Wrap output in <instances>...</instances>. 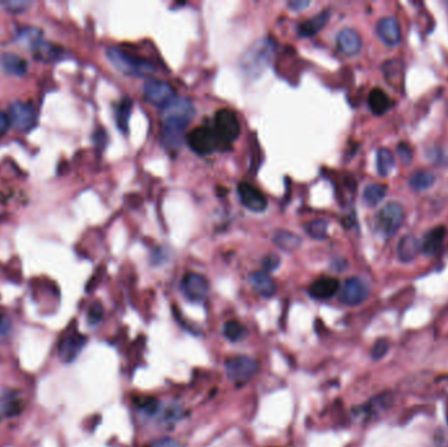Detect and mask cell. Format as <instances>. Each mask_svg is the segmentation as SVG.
Here are the masks:
<instances>
[{"instance_id": "obj_8", "label": "cell", "mask_w": 448, "mask_h": 447, "mask_svg": "<svg viewBox=\"0 0 448 447\" xmlns=\"http://www.w3.org/2000/svg\"><path fill=\"white\" fill-rule=\"evenodd\" d=\"M181 288L185 297L196 302V303H202L205 302L210 293V285L208 281L204 275H198V273H188L185 275L181 282Z\"/></svg>"}, {"instance_id": "obj_42", "label": "cell", "mask_w": 448, "mask_h": 447, "mask_svg": "<svg viewBox=\"0 0 448 447\" xmlns=\"http://www.w3.org/2000/svg\"><path fill=\"white\" fill-rule=\"evenodd\" d=\"M10 127H11L10 117H8V115H6V113H1V112H0V137H1V136H4V134L8 131Z\"/></svg>"}, {"instance_id": "obj_33", "label": "cell", "mask_w": 448, "mask_h": 447, "mask_svg": "<svg viewBox=\"0 0 448 447\" xmlns=\"http://www.w3.org/2000/svg\"><path fill=\"white\" fill-rule=\"evenodd\" d=\"M135 403H137V405L142 411H144L149 414H154V413L156 412L158 407H159L158 402L155 399H152V398H139L135 400Z\"/></svg>"}, {"instance_id": "obj_30", "label": "cell", "mask_w": 448, "mask_h": 447, "mask_svg": "<svg viewBox=\"0 0 448 447\" xmlns=\"http://www.w3.org/2000/svg\"><path fill=\"white\" fill-rule=\"evenodd\" d=\"M245 327L240 324L239 321L231 320L224 324V336L231 340V341H239L245 336Z\"/></svg>"}, {"instance_id": "obj_14", "label": "cell", "mask_w": 448, "mask_h": 447, "mask_svg": "<svg viewBox=\"0 0 448 447\" xmlns=\"http://www.w3.org/2000/svg\"><path fill=\"white\" fill-rule=\"evenodd\" d=\"M376 33L380 40L388 46H397L401 41L400 24L395 17H383L376 25Z\"/></svg>"}, {"instance_id": "obj_38", "label": "cell", "mask_w": 448, "mask_h": 447, "mask_svg": "<svg viewBox=\"0 0 448 447\" xmlns=\"http://www.w3.org/2000/svg\"><path fill=\"white\" fill-rule=\"evenodd\" d=\"M1 6H4L8 11L20 13V12L25 11L31 4L26 1H4V3H1Z\"/></svg>"}, {"instance_id": "obj_2", "label": "cell", "mask_w": 448, "mask_h": 447, "mask_svg": "<svg viewBox=\"0 0 448 447\" xmlns=\"http://www.w3.org/2000/svg\"><path fill=\"white\" fill-rule=\"evenodd\" d=\"M276 44L272 38H263L249 46L240 59L242 74L249 79H257L269 69L274 57Z\"/></svg>"}, {"instance_id": "obj_27", "label": "cell", "mask_w": 448, "mask_h": 447, "mask_svg": "<svg viewBox=\"0 0 448 447\" xmlns=\"http://www.w3.org/2000/svg\"><path fill=\"white\" fill-rule=\"evenodd\" d=\"M387 186L383 184H371L363 192V201L370 207L376 206L387 195Z\"/></svg>"}, {"instance_id": "obj_40", "label": "cell", "mask_w": 448, "mask_h": 447, "mask_svg": "<svg viewBox=\"0 0 448 447\" xmlns=\"http://www.w3.org/2000/svg\"><path fill=\"white\" fill-rule=\"evenodd\" d=\"M149 447H181V445L173 438H160L154 441Z\"/></svg>"}, {"instance_id": "obj_22", "label": "cell", "mask_w": 448, "mask_h": 447, "mask_svg": "<svg viewBox=\"0 0 448 447\" xmlns=\"http://www.w3.org/2000/svg\"><path fill=\"white\" fill-rule=\"evenodd\" d=\"M273 241L276 247L285 252H294L301 245V239L298 235L290 232V231H276L273 236Z\"/></svg>"}, {"instance_id": "obj_19", "label": "cell", "mask_w": 448, "mask_h": 447, "mask_svg": "<svg viewBox=\"0 0 448 447\" xmlns=\"http://www.w3.org/2000/svg\"><path fill=\"white\" fill-rule=\"evenodd\" d=\"M329 17H331V12L328 10L320 12L319 15L313 16L310 20L299 25L298 35L300 37H312V35H317L329 22Z\"/></svg>"}, {"instance_id": "obj_36", "label": "cell", "mask_w": 448, "mask_h": 447, "mask_svg": "<svg viewBox=\"0 0 448 447\" xmlns=\"http://www.w3.org/2000/svg\"><path fill=\"white\" fill-rule=\"evenodd\" d=\"M387 352H388V343L385 340H379L374 346L371 355H372V358L375 361H378V359H381L383 357L385 356Z\"/></svg>"}, {"instance_id": "obj_18", "label": "cell", "mask_w": 448, "mask_h": 447, "mask_svg": "<svg viewBox=\"0 0 448 447\" xmlns=\"http://www.w3.org/2000/svg\"><path fill=\"white\" fill-rule=\"evenodd\" d=\"M249 282L253 288L265 298H270L276 294V286L272 277L265 272H254L249 275Z\"/></svg>"}, {"instance_id": "obj_39", "label": "cell", "mask_w": 448, "mask_h": 447, "mask_svg": "<svg viewBox=\"0 0 448 447\" xmlns=\"http://www.w3.org/2000/svg\"><path fill=\"white\" fill-rule=\"evenodd\" d=\"M263 266L266 269V272L276 270L279 266V257L276 254H267L263 261Z\"/></svg>"}, {"instance_id": "obj_4", "label": "cell", "mask_w": 448, "mask_h": 447, "mask_svg": "<svg viewBox=\"0 0 448 447\" xmlns=\"http://www.w3.org/2000/svg\"><path fill=\"white\" fill-rule=\"evenodd\" d=\"M219 145L230 146L240 134V122L238 115L229 109H220L215 115V129H214Z\"/></svg>"}, {"instance_id": "obj_29", "label": "cell", "mask_w": 448, "mask_h": 447, "mask_svg": "<svg viewBox=\"0 0 448 447\" xmlns=\"http://www.w3.org/2000/svg\"><path fill=\"white\" fill-rule=\"evenodd\" d=\"M383 71H384V76L385 79L391 83V86L396 87V81L395 78L399 76V79L402 81V72H404V69H402L401 62L399 60H388L385 62L384 67H383Z\"/></svg>"}, {"instance_id": "obj_31", "label": "cell", "mask_w": 448, "mask_h": 447, "mask_svg": "<svg viewBox=\"0 0 448 447\" xmlns=\"http://www.w3.org/2000/svg\"><path fill=\"white\" fill-rule=\"evenodd\" d=\"M307 232L310 234V238L313 239H325L326 238V229H328V222L324 219H315L306 226Z\"/></svg>"}, {"instance_id": "obj_10", "label": "cell", "mask_w": 448, "mask_h": 447, "mask_svg": "<svg viewBox=\"0 0 448 447\" xmlns=\"http://www.w3.org/2000/svg\"><path fill=\"white\" fill-rule=\"evenodd\" d=\"M368 294L370 288L367 284L358 277H351L346 279L344 286L341 288L340 299L347 306H358L368 298Z\"/></svg>"}, {"instance_id": "obj_13", "label": "cell", "mask_w": 448, "mask_h": 447, "mask_svg": "<svg viewBox=\"0 0 448 447\" xmlns=\"http://www.w3.org/2000/svg\"><path fill=\"white\" fill-rule=\"evenodd\" d=\"M87 343V337L81 333L69 332L59 341V357L63 362L74 361Z\"/></svg>"}, {"instance_id": "obj_3", "label": "cell", "mask_w": 448, "mask_h": 447, "mask_svg": "<svg viewBox=\"0 0 448 447\" xmlns=\"http://www.w3.org/2000/svg\"><path fill=\"white\" fill-rule=\"evenodd\" d=\"M106 56L115 69L130 76H149L155 72L154 65L143 58L127 54L118 47H109Z\"/></svg>"}, {"instance_id": "obj_32", "label": "cell", "mask_w": 448, "mask_h": 447, "mask_svg": "<svg viewBox=\"0 0 448 447\" xmlns=\"http://www.w3.org/2000/svg\"><path fill=\"white\" fill-rule=\"evenodd\" d=\"M22 404L23 403L20 402L15 395L7 396V399L1 403L3 409H4V412L7 413V416H12L15 413L20 412L22 411V408H20Z\"/></svg>"}, {"instance_id": "obj_15", "label": "cell", "mask_w": 448, "mask_h": 447, "mask_svg": "<svg viewBox=\"0 0 448 447\" xmlns=\"http://www.w3.org/2000/svg\"><path fill=\"white\" fill-rule=\"evenodd\" d=\"M337 47L345 57H354L362 49L360 35L354 29L345 28L337 35Z\"/></svg>"}, {"instance_id": "obj_7", "label": "cell", "mask_w": 448, "mask_h": 447, "mask_svg": "<svg viewBox=\"0 0 448 447\" xmlns=\"http://www.w3.org/2000/svg\"><path fill=\"white\" fill-rule=\"evenodd\" d=\"M405 217L404 207L399 202H388L378 214V229L385 236H392L397 229L401 227L402 220Z\"/></svg>"}, {"instance_id": "obj_21", "label": "cell", "mask_w": 448, "mask_h": 447, "mask_svg": "<svg viewBox=\"0 0 448 447\" xmlns=\"http://www.w3.org/2000/svg\"><path fill=\"white\" fill-rule=\"evenodd\" d=\"M391 97L381 88H374L368 95V106L374 115H383L392 106Z\"/></svg>"}, {"instance_id": "obj_23", "label": "cell", "mask_w": 448, "mask_h": 447, "mask_svg": "<svg viewBox=\"0 0 448 447\" xmlns=\"http://www.w3.org/2000/svg\"><path fill=\"white\" fill-rule=\"evenodd\" d=\"M1 66L7 74L20 76L28 71V62L23 57L12 53H6L1 56Z\"/></svg>"}, {"instance_id": "obj_12", "label": "cell", "mask_w": 448, "mask_h": 447, "mask_svg": "<svg viewBox=\"0 0 448 447\" xmlns=\"http://www.w3.org/2000/svg\"><path fill=\"white\" fill-rule=\"evenodd\" d=\"M242 205L254 213H263L267 207V200L256 186L251 184L240 183L238 186Z\"/></svg>"}, {"instance_id": "obj_16", "label": "cell", "mask_w": 448, "mask_h": 447, "mask_svg": "<svg viewBox=\"0 0 448 447\" xmlns=\"http://www.w3.org/2000/svg\"><path fill=\"white\" fill-rule=\"evenodd\" d=\"M338 288H340V281L337 278L322 277L310 285L308 293L312 298L325 300L334 297Z\"/></svg>"}, {"instance_id": "obj_25", "label": "cell", "mask_w": 448, "mask_h": 447, "mask_svg": "<svg viewBox=\"0 0 448 447\" xmlns=\"http://www.w3.org/2000/svg\"><path fill=\"white\" fill-rule=\"evenodd\" d=\"M131 109H133V101L128 97L122 99L115 109L117 127L124 134H127V131H128V120H130V115H131Z\"/></svg>"}, {"instance_id": "obj_24", "label": "cell", "mask_w": 448, "mask_h": 447, "mask_svg": "<svg viewBox=\"0 0 448 447\" xmlns=\"http://www.w3.org/2000/svg\"><path fill=\"white\" fill-rule=\"evenodd\" d=\"M32 49H33L35 59L44 60V62H54L62 57V54H63L60 47L47 42V41H42V40H40Z\"/></svg>"}, {"instance_id": "obj_11", "label": "cell", "mask_w": 448, "mask_h": 447, "mask_svg": "<svg viewBox=\"0 0 448 447\" xmlns=\"http://www.w3.org/2000/svg\"><path fill=\"white\" fill-rule=\"evenodd\" d=\"M144 97L152 105L164 108L165 105L171 103L176 96H174V90L168 83L149 81L144 86Z\"/></svg>"}, {"instance_id": "obj_17", "label": "cell", "mask_w": 448, "mask_h": 447, "mask_svg": "<svg viewBox=\"0 0 448 447\" xmlns=\"http://www.w3.org/2000/svg\"><path fill=\"white\" fill-rule=\"evenodd\" d=\"M446 235H447V229L445 226H437L430 229L421 243V251L427 256L437 254L443 245Z\"/></svg>"}, {"instance_id": "obj_5", "label": "cell", "mask_w": 448, "mask_h": 447, "mask_svg": "<svg viewBox=\"0 0 448 447\" xmlns=\"http://www.w3.org/2000/svg\"><path fill=\"white\" fill-rule=\"evenodd\" d=\"M229 378L236 384H245L257 374L258 362L248 356L230 357L226 361Z\"/></svg>"}, {"instance_id": "obj_28", "label": "cell", "mask_w": 448, "mask_h": 447, "mask_svg": "<svg viewBox=\"0 0 448 447\" xmlns=\"http://www.w3.org/2000/svg\"><path fill=\"white\" fill-rule=\"evenodd\" d=\"M395 167V156L388 149H379L376 154V168L378 173L383 177H387Z\"/></svg>"}, {"instance_id": "obj_1", "label": "cell", "mask_w": 448, "mask_h": 447, "mask_svg": "<svg viewBox=\"0 0 448 447\" xmlns=\"http://www.w3.org/2000/svg\"><path fill=\"white\" fill-rule=\"evenodd\" d=\"M196 115L194 104L186 97H174L171 103L161 108L163 145L168 149H179L185 129Z\"/></svg>"}, {"instance_id": "obj_34", "label": "cell", "mask_w": 448, "mask_h": 447, "mask_svg": "<svg viewBox=\"0 0 448 447\" xmlns=\"http://www.w3.org/2000/svg\"><path fill=\"white\" fill-rule=\"evenodd\" d=\"M103 316V307L101 306V303H93L91 306V309L88 311V321L91 324H97L100 323Z\"/></svg>"}, {"instance_id": "obj_6", "label": "cell", "mask_w": 448, "mask_h": 447, "mask_svg": "<svg viewBox=\"0 0 448 447\" xmlns=\"http://www.w3.org/2000/svg\"><path fill=\"white\" fill-rule=\"evenodd\" d=\"M186 142L189 147L201 156L213 154L219 146L218 137L214 129L206 127H197L190 131L186 137Z\"/></svg>"}, {"instance_id": "obj_20", "label": "cell", "mask_w": 448, "mask_h": 447, "mask_svg": "<svg viewBox=\"0 0 448 447\" xmlns=\"http://www.w3.org/2000/svg\"><path fill=\"white\" fill-rule=\"evenodd\" d=\"M420 251H421V243L412 234H408L401 238V241L397 245V254L402 263H409L414 260Z\"/></svg>"}, {"instance_id": "obj_9", "label": "cell", "mask_w": 448, "mask_h": 447, "mask_svg": "<svg viewBox=\"0 0 448 447\" xmlns=\"http://www.w3.org/2000/svg\"><path fill=\"white\" fill-rule=\"evenodd\" d=\"M8 117L11 121L12 127L20 131H28L35 125V109L31 104L23 103V101H15L11 104Z\"/></svg>"}, {"instance_id": "obj_35", "label": "cell", "mask_w": 448, "mask_h": 447, "mask_svg": "<svg viewBox=\"0 0 448 447\" xmlns=\"http://www.w3.org/2000/svg\"><path fill=\"white\" fill-rule=\"evenodd\" d=\"M397 155L400 158V161L404 163V164H409L412 161V158H413V152H412V149L406 145V143H399L397 145Z\"/></svg>"}, {"instance_id": "obj_26", "label": "cell", "mask_w": 448, "mask_h": 447, "mask_svg": "<svg viewBox=\"0 0 448 447\" xmlns=\"http://www.w3.org/2000/svg\"><path fill=\"white\" fill-rule=\"evenodd\" d=\"M434 183H435V174L430 171H426V170L415 171L410 176V180H409L410 188L415 192L427 190L429 188H431L434 185Z\"/></svg>"}, {"instance_id": "obj_37", "label": "cell", "mask_w": 448, "mask_h": 447, "mask_svg": "<svg viewBox=\"0 0 448 447\" xmlns=\"http://www.w3.org/2000/svg\"><path fill=\"white\" fill-rule=\"evenodd\" d=\"M12 331V321L7 315L0 314V340L6 339Z\"/></svg>"}, {"instance_id": "obj_41", "label": "cell", "mask_w": 448, "mask_h": 447, "mask_svg": "<svg viewBox=\"0 0 448 447\" xmlns=\"http://www.w3.org/2000/svg\"><path fill=\"white\" fill-rule=\"evenodd\" d=\"M310 4V0H292V1L288 3V7L292 11L300 12L303 11L304 8H307Z\"/></svg>"}]
</instances>
